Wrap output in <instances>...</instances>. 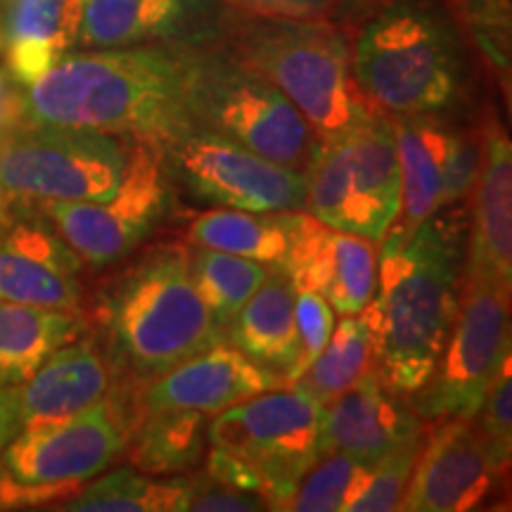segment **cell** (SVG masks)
Listing matches in <instances>:
<instances>
[{
	"mask_svg": "<svg viewBox=\"0 0 512 512\" xmlns=\"http://www.w3.org/2000/svg\"><path fill=\"white\" fill-rule=\"evenodd\" d=\"M467 216L439 209L413 230L394 223L377 252V290L361 311L373 370L394 394H418L456 323L467 261Z\"/></svg>",
	"mask_w": 512,
	"mask_h": 512,
	"instance_id": "1",
	"label": "cell"
},
{
	"mask_svg": "<svg viewBox=\"0 0 512 512\" xmlns=\"http://www.w3.org/2000/svg\"><path fill=\"white\" fill-rule=\"evenodd\" d=\"M24 95L31 124L86 128L157 147L195 126L169 43L67 53Z\"/></svg>",
	"mask_w": 512,
	"mask_h": 512,
	"instance_id": "2",
	"label": "cell"
},
{
	"mask_svg": "<svg viewBox=\"0 0 512 512\" xmlns=\"http://www.w3.org/2000/svg\"><path fill=\"white\" fill-rule=\"evenodd\" d=\"M351 69L377 112L441 117L465 95V34L446 0H392L361 19Z\"/></svg>",
	"mask_w": 512,
	"mask_h": 512,
	"instance_id": "3",
	"label": "cell"
},
{
	"mask_svg": "<svg viewBox=\"0 0 512 512\" xmlns=\"http://www.w3.org/2000/svg\"><path fill=\"white\" fill-rule=\"evenodd\" d=\"M100 323L110 339L114 373L147 384L223 342L190 275V247L157 245L102 294Z\"/></svg>",
	"mask_w": 512,
	"mask_h": 512,
	"instance_id": "4",
	"label": "cell"
},
{
	"mask_svg": "<svg viewBox=\"0 0 512 512\" xmlns=\"http://www.w3.org/2000/svg\"><path fill=\"white\" fill-rule=\"evenodd\" d=\"M219 38L304 114L320 140L342 136L375 112L358 91L351 41L337 22L223 8Z\"/></svg>",
	"mask_w": 512,
	"mask_h": 512,
	"instance_id": "5",
	"label": "cell"
},
{
	"mask_svg": "<svg viewBox=\"0 0 512 512\" xmlns=\"http://www.w3.org/2000/svg\"><path fill=\"white\" fill-rule=\"evenodd\" d=\"M181 62L183 100L192 124L290 169H309L320 138L304 114L219 34L169 43Z\"/></svg>",
	"mask_w": 512,
	"mask_h": 512,
	"instance_id": "6",
	"label": "cell"
},
{
	"mask_svg": "<svg viewBox=\"0 0 512 512\" xmlns=\"http://www.w3.org/2000/svg\"><path fill=\"white\" fill-rule=\"evenodd\" d=\"M323 411L325 403L297 384L235 403L209 420L204 472L285 510L294 486L323 456Z\"/></svg>",
	"mask_w": 512,
	"mask_h": 512,
	"instance_id": "7",
	"label": "cell"
},
{
	"mask_svg": "<svg viewBox=\"0 0 512 512\" xmlns=\"http://www.w3.org/2000/svg\"><path fill=\"white\" fill-rule=\"evenodd\" d=\"M304 176V209L313 219L382 242L401 211V164L392 117L375 110L342 136L320 140Z\"/></svg>",
	"mask_w": 512,
	"mask_h": 512,
	"instance_id": "8",
	"label": "cell"
},
{
	"mask_svg": "<svg viewBox=\"0 0 512 512\" xmlns=\"http://www.w3.org/2000/svg\"><path fill=\"white\" fill-rule=\"evenodd\" d=\"M131 147L86 128L24 124L0 147V202H98L119 188Z\"/></svg>",
	"mask_w": 512,
	"mask_h": 512,
	"instance_id": "9",
	"label": "cell"
},
{
	"mask_svg": "<svg viewBox=\"0 0 512 512\" xmlns=\"http://www.w3.org/2000/svg\"><path fill=\"white\" fill-rule=\"evenodd\" d=\"M510 287L465 264L456 323L437 368L415 396L427 422L477 418L491 380L510 354Z\"/></svg>",
	"mask_w": 512,
	"mask_h": 512,
	"instance_id": "10",
	"label": "cell"
},
{
	"mask_svg": "<svg viewBox=\"0 0 512 512\" xmlns=\"http://www.w3.org/2000/svg\"><path fill=\"white\" fill-rule=\"evenodd\" d=\"M169 181L159 147L136 140L126 174L107 200L48 202L38 209L83 264L110 266L136 252L164 219Z\"/></svg>",
	"mask_w": 512,
	"mask_h": 512,
	"instance_id": "11",
	"label": "cell"
},
{
	"mask_svg": "<svg viewBox=\"0 0 512 512\" xmlns=\"http://www.w3.org/2000/svg\"><path fill=\"white\" fill-rule=\"evenodd\" d=\"M169 178L216 207L245 211L304 209V171L275 164L233 140L192 126L159 147Z\"/></svg>",
	"mask_w": 512,
	"mask_h": 512,
	"instance_id": "12",
	"label": "cell"
},
{
	"mask_svg": "<svg viewBox=\"0 0 512 512\" xmlns=\"http://www.w3.org/2000/svg\"><path fill=\"white\" fill-rule=\"evenodd\" d=\"M131 422L112 396L64 422L19 430L5 446L3 463L24 484L83 486L121 456Z\"/></svg>",
	"mask_w": 512,
	"mask_h": 512,
	"instance_id": "13",
	"label": "cell"
},
{
	"mask_svg": "<svg viewBox=\"0 0 512 512\" xmlns=\"http://www.w3.org/2000/svg\"><path fill=\"white\" fill-rule=\"evenodd\" d=\"M505 465L491 451L475 418H448L420 444L401 510L465 512L489 496Z\"/></svg>",
	"mask_w": 512,
	"mask_h": 512,
	"instance_id": "14",
	"label": "cell"
},
{
	"mask_svg": "<svg viewBox=\"0 0 512 512\" xmlns=\"http://www.w3.org/2000/svg\"><path fill=\"white\" fill-rule=\"evenodd\" d=\"M46 221L0 202V299L81 313L83 261Z\"/></svg>",
	"mask_w": 512,
	"mask_h": 512,
	"instance_id": "15",
	"label": "cell"
},
{
	"mask_svg": "<svg viewBox=\"0 0 512 512\" xmlns=\"http://www.w3.org/2000/svg\"><path fill=\"white\" fill-rule=\"evenodd\" d=\"M280 268L294 290H313L339 316H354L377 290V247L361 235L335 230L306 211L297 214L290 252Z\"/></svg>",
	"mask_w": 512,
	"mask_h": 512,
	"instance_id": "16",
	"label": "cell"
},
{
	"mask_svg": "<svg viewBox=\"0 0 512 512\" xmlns=\"http://www.w3.org/2000/svg\"><path fill=\"white\" fill-rule=\"evenodd\" d=\"M283 375L273 373L226 342L188 358L169 373L155 377L140 392V413L200 411L216 415L235 403L268 389L283 387Z\"/></svg>",
	"mask_w": 512,
	"mask_h": 512,
	"instance_id": "17",
	"label": "cell"
},
{
	"mask_svg": "<svg viewBox=\"0 0 512 512\" xmlns=\"http://www.w3.org/2000/svg\"><path fill=\"white\" fill-rule=\"evenodd\" d=\"M216 0H81L76 46L86 50L183 43L219 34Z\"/></svg>",
	"mask_w": 512,
	"mask_h": 512,
	"instance_id": "18",
	"label": "cell"
},
{
	"mask_svg": "<svg viewBox=\"0 0 512 512\" xmlns=\"http://www.w3.org/2000/svg\"><path fill=\"white\" fill-rule=\"evenodd\" d=\"M420 434L415 411L403 406L401 396L375 370H368L354 387L325 403L320 448L323 453L339 451L363 465H375L403 441Z\"/></svg>",
	"mask_w": 512,
	"mask_h": 512,
	"instance_id": "19",
	"label": "cell"
},
{
	"mask_svg": "<svg viewBox=\"0 0 512 512\" xmlns=\"http://www.w3.org/2000/svg\"><path fill=\"white\" fill-rule=\"evenodd\" d=\"M114 368L95 339L76 337L19 384L22 430L64 422L114 396Z\"/></svg>",
	"mask_w": 512,
	"mask_h": 512,
	"instance_id": "20",
	"label": "cell"
},
{
	"mask_svg": "<svg viewBox=\"0 0 512 512\" xmlns=\"http://www.w3.org/2000/svg\"><path fill=\"white\" fill-rule=\"evenodd\" d=\"M472 223L467 226L470 268L512 285V147L494 124L484 133V157L475 183Z\"/></svg>",
	"mask_w": 512,
	"mask_h": 512,
	"instance_id": "21",
	"label": "cell"
},
{
	"mask_svg": "<svg viewBox=\"0 0 512 512\" xmlns=\"http://www.w3.org/2000/svg\"><path fill=\"white\" fill-rule=\"evenodd\" d=\"M81 0H8L0 17L5 67L24 88L76 46Z\"/></svg>",
	"mask_w": 512,
	"mask_h": 512,
	"instance_id": "22",
	"label": "cell"
},
{
	"mask_svg": "<svg viewBox=\"0 0 512 512\" xmlns=\"http://www.w3.org/2000/svg\"><path fill=\"white\" fill-rule=\"evenodd\" d=\"M294 302L297 290L287 273L280 266L268 268L259 290L228 323L226 332H230L233 347L268 370H280L285 377L299 347Z\"/></svg>",
	"mask_w": 512,
	"mask_h": 512,
	"instance_id": "23",
	"label": "cell"
},
{
	"mask_svg": "<svg viewBox=\"0 0 512 512\" xmlns=\"http://www.w3.org/2000/svg\"><path fill=\"white\" fill-rule=\"evenodd\" d=\"M401 164V223L413 230L441 209L453 128L441 117H392Z\"/></svg>",
	"mask_w": 512,
	"mask_h": 512,
	"instance_id": "24",
	"label": "cell"
},
{
	"mask_svg": "<svg viewBox=\"0 0 512 512\" xmlns=\"http://www.w3.org/2000/svg\"><path fill=\"white\" fill-rule=\"evenodd\" d=\"M209 448V415L200 411H147L128 427L124 458L147 475H183L200 467Z\"/></svg>",
	"mask_w": 512,
	"mask_h": 512,
	"instance_id": "25",
	"label": "cell"
},
{
	"mask_svg": "<svg viewBox=\"0 0 512 512\" xmlns=\"http://www.w3.org/2000/svg\"><path fill=\"white\" fill-rule=\"evenodd\" d=\"M81 332V313L0 299V384L27 382L48 356Z\"/></svg>",
	"mask_w": 512,
	"mask_h": 512,
	"instance_id": "26",
	"label": "cell"
},
{
	"mask_svg": "<svg viewBox=\"0 0 512 512\" xmlns=\"http://www.w3.org/2000/svg\"><path fill=\"white\" fill-rule=\"evenodd\" d=\"M297 209L245 211L219 207L195 216L188 228L192 247L247 256L268 266H280L290 252Z\"/></svg>",
	"mask_w": 512,
	"mask_h": 512,
	"instance_id": "27",
	"label": "cell"
},
{
	"mask_svg": "<svg viewBox=\"0 0 512 512\" xmlns=\"http://www.w3.org/2000/svg\"><path fill=\"white\" fill-rule=\"evenodd\" d=\"M190 477L147 475L136 467H121L110 475L83 484L64 501L74 512H185L188 510Z\"/></svg>",
	"mask_w": 512,
	"mask_h": 512,
	"instance_id": "28",
	"label": "cell"
},
{
	"mask_svg": "<svg viewBox=\"0 0 512 512\" xmlns=\"http://www.w3.org/2000/svg\"><path fill=\"white\" fill-rule=\"evenodd\" d=\"M268 264L247 259V256L219 252V249L192 247L190 249V275L207 304L211 316L226 332L228 323L235 318L247 299L264 283Z\"/></svg>",
	"mask_w": 512,
	"mask_h": 512,
	"instance_id": "29",
	"label": "cell"
},
{
	"mask_svg": "<svg viewBox=\"0 0 512 512\" xmlns=\"http://www.w3.org/2000/svg\"><path fill=\"white\" fill-rule=\"evenodd\" d=\"M368 370H373V342L366 318L354 313L335 323L328 344L306 368V373L292 384L328 403L354 387Z\"/></svg>",
	"mask_w": 512,
	"mask_h": 512,
	"instance_id": "30",
	"label": "cell"
},
{
	"mask_svg": "<svg viewBox=\"0 0 512 512\" xmlns=\"http://www.w3.org/2000/svg\"><path fill=\"white\" fill-rule=\"evenodd\" d=\"M368 467L339 451H325L294 486L285 510L349 512L366 484Z\"/></svg>",
	"mask_w": 512,
	"mask_h": 512,
	"instance_id": "31",
	"label": "cell"
},
{
	"mask_svg": "<svg viewBox=\"0 0 512 512\" xmlns=\"http://www.w3.org/2000/svg\"><path fill=\"white\" fill-rule=\"evenodd\" d=\"M422 434L415 439L403 441L394 451L368 467V479L361 494L351 503L349 512H394L401 510L403 494H406L408 479H411L415 458H418Z\"/></svg>",
	"mask_w": 512,
	"mask_h": 512,
	"instance_id": "32",
	"label": "cell"
},
{
	"mask_svg": "<svg viewBox=\"0 0 512 512\" xmlns=\"http://www.w3.org/2000/svg\"><path fill=\"white\" fill-rule=\"evenodd\" d=\"M294 313H297V335L299 347L297 358L285 373V384L297 382L306 373V368L316 361V356L323 351L325 344L335 330V316L332 306L313 290H297V302H294Z\"/></svg>",
	"mask_w": 512,
	"mask_h": 512,
	"instance_id": "33",
	"label": "cell"
},
{
	"mask_svg": "<svg viewBox=\"0 0 512 512\" xmlns=\"http://www.w3.org/2000/svg\"><path fill=\"white\" fill-rule=\"evenodd\" d=\"M479 430L489 441L491 451L498 463L508 467L512 453V375H510V354L503 358L501 368L491 380L482 408L477 413Z\"/></svg>",
	"mask_w": 512,
	"mask_h": 512,
	"instance_id": "34",
	"label": "cell"
},
{
	"mask_svg": "<svg viewBox=\"0 0 512 512\" xmlns=\"http://www.w3.org/2000/svg\"><path fill=\"white\" fill-rule=\"evenodd\" d=\"M484 157V136L472 131L453 128L451 150H448L444 171V192H441V209L451 207L470 197L475 188Z\"/></svg>",
	"mask_w": 512,
	"mask_h": 512,
	"instance_id": "35",
	"label": "cell"
},
{
	"mask_svg": "<svg viewBox=\"0 0 512 512\" xmlns=\"http://www.w3.org/2000/svg\"><path fill=\"white\" fill-rule=\"evenodd\" d=\"M190 477L188 510L195 512H264L273 510L271 503L252 491L221 482L209 472H195Z\"/></svg>",
	"mask_w": 512,
	"mask_h": 512,
	"instance_id": "36",
	"label": "cell"
},
{
	"mask_svg": "<svg viewBox=\"0 0 512 512\" xmlns=\"http://www.w3.org/2000/svg\"><path fill=\"white\" fill-rule=\"evenodd\" d=\"M223 8L256 17L285 19H328L339 22L349 17V0H216Z\"/></svg>",
	"mask_w": 512,
	"mask_h": 512,
	"instance_id": "37",
	"label": "cell"
},
{
	"mask_svg": "<svg viewBox=\"0 0 512 512\" xmlns=\"http://www.w3.org/2000/svg\"><path fill=\"white\" fill-rule=\"evenodd\" d=\"M81 486H38L24 484L12 475L10 467L0 458V510L34 508L43 503H64L69 501Z\"/></svg>",
	"mask_w": 512,
	"mask_h": 512,
	"instance_id": "38",
	"label": "cell"
},
{
	"mask_svg": "<svg viewBox=\"0 0 512 512\" xmlns=\"http://www.w3.org/2000/svg\"><path fill=\"white\" fill-rule=\"evenodd\" d=\"M463 15L472 22L484 46H501L508 36V5L505 0H460Z\"/></svg>",
	"mask_w": 512,
	"mask_h": 512,
	"instance_id": "39",
	"label": "cell"
},
{
	"mask_svg": "<svg viewBox=\"0 0 512 512\" xmlns=\"http://www.w3.org/2000/svg\"><path fill=\"white\" fill-rule=\"evenodd\" d=\"M24 124H29L24 86L3 64L0 67V147L10 136H15Z\"/></svg>",
	"mask_w": 512,
	"mask_h": 512,
	"instance_id": "40",
	"label": "cell"
},
{
	"mask_svg": "<svg viewBox=\"0 0 512 512\" xmlns=\"http://www.w3.org/2000/svg\"><path fill=\"white\" fill-rule=\"evenodd\" d=\"M22 430L19 422V387L0 384V453Z\"/></svg>",
	"mask_w": 512,
	"mask_h": 512,
	"instance_id": "41",
	"label": "cell"
},
{
	"mask_svg": "<svg viewBox=\"0 0 512 512\" xmlns=\"http://www.w3.org/2000/svg\"><path fill=\"white\" fill-rule=\"evenodd\" d=\"M384 3H392V0H349V17L356 15L358 19H363L370 10L380 8Z\"/></svg>",
	"mask_w": 512,
	"mask_h": 512,
	"instance_id": "42",
	"label": "cell"
}]
</instances>
